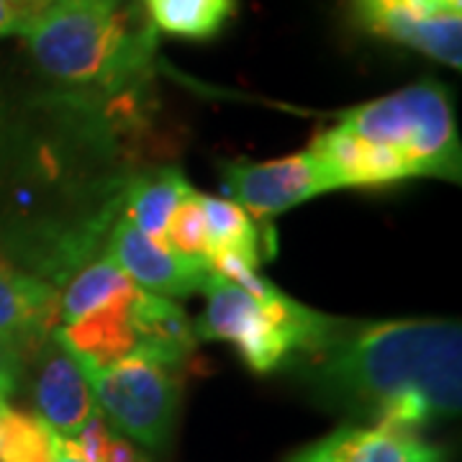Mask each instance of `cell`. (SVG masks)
Instances as JSON below:
<instances>
[{"label": "cell", "instance_id": "cell-1", "mask_svg": "<svg viewBox=\"0 0 462 462\" xmlns=\"http://www.w3.org/2000/svg\"><path fill=\"white\" fill-rule=\"evenodd\" d=\"M288 367L329 406L370 419L373 427L416 431L460 413L457 319H337L321 345Z\"/></svg>", "mask_w": 462, "mask_h": 462}, {"label": "cell", "instance_id": "cell-2", "mask_svg": "<svg viewBox=\"0 0 462 462\" xmlns=\"http://www.w3.org/2000/svg\"><path fill=\"white\" fill-rule=\"evenodd\" d=\"M337 188H385L411 178L460 182L455 106L437 80L406 85L337 116L309 144Z\"/></svg>", "mask_w": 462, "mask_h": 462}, {"label": "cell", "instance_id": "cell-3", "mask_svg": "<svg viewBox=\"0 0 462 462\" xmlns=\"http://www.w3.org/2000/svg\"><path fill=\"white\" fill-rule=\"evenodd\" d=\"M206 311L193 327L196 339L226 342L254 375L282 370L298 355L311 352L337 324L285 296L260 275L257 264L239 257H218L203 285Z\"/></svg>", "mask_w": 462, "mask_h": 462}, {"label": "cell", "instance_id": "cell-4", "mask_svg": "<svg viewBox=\"0 0 462 462\" xmlns=\"http://www.w3.org/2000/svg\"><path fill=\"white\" fill-rule=\"evenodd\" d=\"M36 67L67 88L118 96L152 65L157 32L132 11L57 3L23 33Z\"/></svg>", "mask_w": 462, "mask_h": 462}, {"label": "cell", "instance_id": "cell-5", "mask_svg": "<svg viewBox=\"0 0 462 462\" xmlns=\"http://www.w3.org/2000/svg\"><path fill=\"white\" fill-rule=\"evenodd\" d=\"M57 331L72 355L93 367L136 357L178 370L199 342L175 300L136 285Z\"/></svg>", "mask_w": 462, "mask_h": 462}, {"label": "cell", "instance_id": "cell-6", "mask_svg": "<svg viewBox=\"0 0 462 462\" xmlns=\"http://www.w3.org/2000/svg\"><path fill=\"white\" fill-rule=\"evenodd\" d=\"M80 367L98 411L118 434L149 449H162L170 442L182 393L175 367L136 357L108 367L88 363Z\"/></svg>", "mask_w": 462, "mask_h": 462}, {"label": "cell", "instance_id": "cell-7", "mask_svg": "<svg viewBox=\"0 0 462 462\" xmlns=\"http://www.w3.org/2000/svg\"><path fill=\"white\" fill-rule=\"evenodd\" d=\"M221 182L229 200L263 218L339 190L327 165L309 149L270 162H229L221 167Z\"/></svg>", "mask_w": 462, "mask_h": 462}, {"label": "cell", "instance_id": "cell-8", "mask_svg": "<svg viewBox=\"0 0 462 462\" xmlns=\"http://www.w3.org/2000/svg\"><path fill=\"white\" fill-rule=\"evenodd\" d=\"M32 357L36 363V416L47 421L60 439H75L100 413L93 391L83 375V367L72 355V349L62 342L57 329L33 349Z\"/></svg>", "mask_w": 462, "mask_h": 462}, {"label": "cell", "instance_id": "cell-9", "mask_svg": "<svg viewBox=\"0 0 462 462\" xmlns=\"http://www.w3.org/2000/svg\"><path fill=\"white\" fill-rule=\"evenodd\" d=\"M106 257L114 260L136 288L165 298H185L203 291L211 275L206 260H190L142 234L126 216L108 229Z\"/></svg>", "mask_w": 462, "mask_h": 462}, {"label": "cell", "instance_id": "cell-10", "mask_svg": "<svg viewBox=\"0 0 462 462\" xmlns=\"http://www.w3.org/2000/svg\"><path fill=\"white\" fill-rule=\"evenodd\" d=\"M355 18L380 39L421 51L447 67H462V18H421L403 0H346Z\"/></svg>", "mask_w": 462, "mask_h": 462}, {"label": "cell", "instance_id": "cell-11", "mask_svg": "<svg viewBox=\"0 0 462 462\" xmlns=\"http://www.w3.org/2000/svg\"><path fill=\"white\" fill-rule=\"evenodd\" d=\"M288 462H447L442 447L396 427H339Z\"/></svg>", "mask_w": 462, "mask_h": 462}, {"label": "cell", "instance_id": "cell-12", "mask_svg": "<svg viewBox=\"0 0 462 462\" xmlns=\"http://www.w3.org/2000/svg\"><path fill=\"white\" fill-rule=\"evenodd\" d=\"M60 321V291L33 273L0 263V339L26 357Z\"/></svg>", "mask_w": 462, "mask_h": 462}, {"label": "cell", "instance_id": "cell-13", "mask_svg": "<svg viewBox=\"0 0 462 462\" xmlns=\"http://www.w3.org/2000/svg\"><path fill=\"white\" fill-rule=\"evenodd\" d=\"M190 193L193 185L178 167H157L129 182L124 190V216L142 234L165 245L167 224Z\"/></svg>", "mask_w": 462, "mask_h": 462}, {"label": "cell", "instance_id": "cell-14", "mask_svg": "<svg viewBox=\"0 0 462 462\" xmlns=\"http://www.w3.org/2000/svg\"><path fill=\"white\" fill-rule=\"evenodd\" d=\"M149 26L190 42H208L224 32L236 0H142Z\"/></svg>", "mask_w": 462, "mask_h": 462}, {"label": "cell", "instance_id": "cell-15", "mask_svg": "<svg viewBox=\"0 0 462 462\" xmlns=\"http://www.w3.org/2000/svg\"><path fill=\"white\" fill-rule=\"evenodd\" d=\"M200 208L208 229V263L218 257H239L245 263L260 264V231L242 206L200 193Z\"/></svg>", "mask_w": 462, "mask_h": 462}, {"label": "cell", "instance_id": "cell-16", "mask_svg": "<svg viewBox=\"0 0 462 462\" xmlns=\"http://www.w3.org/2000/svg\"><path fill=\"white\" fill-rule=\"evenodd\" d=\"M134 288L132 278L108 257H100L80 270L72 281L67 282L60 293V321L62 327L83 319L90 311L100 309L118 293H126Z\"/></svg>", "mask_w": 462, "mask_h": 462}, {"label": "cell", "instance_id": "cell-17", "mask_svg": "<svg viewBox=\"0 0 462 462\" xmlns=\"http://www.w3.org/2000/svg\"><path fill=\"white\" fill-rule=\"evenodd\" d=\"M62 439L36 413L0 409V462H54Z\"/></svg>", "mask_w": 462, "mask_h": 462}, {"label": "cell", "instance_id": "cell-18", "mask_svg": "<svg viewBox=\"0 0 462 462\" xmlns=\"http://www.w3.org/2000/svg\"><path fill=\"white\" fill-rule=\"evenodd\" d=\"M65 445L85 462H149L144 452H139L132 439L118 434L100 413L75 439H65Z\"/></svg>", "mask_w": 462, "mask_h": 462}, {"label": "cell", "instance_id": "cell-19", "mask_svg": "<svg viewBox=\"0 0 462 462\" xmlns=\"http://www.w3.org/2000/svg\"><path fill=\"white\" fill-rule=\"evenodd\" d=\"M165 247L178 252L182 257H190V260H206L208 257V229H206L203 208H200L199 190H193L188 199L182 200L178 211L170 218Z\"/></svg>", "mask_w": 462, "mask_h": 462}, {"label": "cell", "instance_id": "cell-20", "mask_svg": "<svg viewBox=\"0 0 462 462\" xmlns=\"http://www.w3.org/2000/svg\"><path fill=\"white\" fill-rule=\"evenodd\" d=\"M23 355L16 346L0 339V401H8L18 391V383L23 378Z\"/></svg>", "mask_w": 462, "mask_h": 462}, {"label": "cell", "instance_id": "cell-21", "mask_svg": "<svg viewBox=\"0 0 462 462\" xmlns=\"http://www.w3.org/2000/svg\"><path fill=\"white\" fill-rule=\"evenodd\" d=\"M5 5L16 18L18 32L23 36L39 18L50 14L51 8L57 5V0H5Z\"/></svg>", "mask_w": 462, "mask_h": 462}, {"label": "cell", "instance_id": "cell-22", "mask_svg": "<svg viewBox=\"0 0 462 462\" xmlns=\"http://www.w3.org/2000/svg\"><path fill=\"white\" fill-rule=\"evenodd\" d=\"M403 5L421 18L460 16L462 0H403Z\"/></svg>", "mask_w": 462, "mask_h": 462}, {"label": "cell", "instance_id": "cell-23", "mask_svg": "<svg viewBox=\"0 0 462 462\" xmlns=\"http://www.w3.org/2000/svg\"><path fill=\"white\" fill-rule=\"evenodd\" d=\"M0 36H21L16 18L8 11L5 0H0Z\"/></svg>", "mask_w": 462, "mask_h": 462}, {"label": "cell", "instance_id": "cell-24", "mask_svg": "<svg viewBox=\"0 0 462 462\" xmlns=\"http://www.w3.org/2000/svg\"><path fill=\"white\" fill-rule=\"evenodd\" d=\"M62 5H85V8H118L121 0H57Z\"/></svg>", "mask_w": 462, "mask_h": 462}, {"label": "cell", "instance_id": "cell-25", "mask_svg": "<svg viewBox=\"0 0 462 462\" xmlns=\"http://www.w3.org/2000/svg\"><path fill=\"white\" fill-rule=\"evenodd\" d=\"M54 462H85L80 455H75L69 447L65 445V439H62V447H60V455H57V460Z\"/></svg>", "mask_w": 462, "mask_h": 462}, {"label": "cell", "instance_id": "cell-26", "mask_svg": "<svg viewBox=\"0 0 462 462\" xmlns=\"http://www.w3.org/2000/svg\"><path fill=\"white\" fill-rule=\"evenodd\" d=\"M3 126H5V108H3V103H0V136H3Z\"/></svg>", "mask_w": 462, "mask_h": 462}, {"label": "cell", "instance_id": "cell-27", "mask_svg": "<svg viewBox=\"0 0 462 462\" xmlns=\"http://www.w3.org/2000/svg\"><path fill=\"white\" fill-rule=\"evenodd\" d=\"M0 403H8V401H0Z\"/></svg>", "mask_w": 462, "mask_h": 462}]
</instances>
